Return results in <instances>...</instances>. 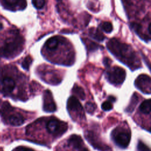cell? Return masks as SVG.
<instances>
[{"label":"cell","mask_w":151,"mask_h":151,"mask_svg":"<svg viewBox=\"0 0 151 151\" xmlns=\"http://www.w3.org/2000/svg\"><path fill=\"white\" fill-rule=\"evenodd\" d=\"M107 46L116 58L128 65L132 70L139 66V61L134 51L126 44L122 43L116 38H112L107 42Z\"/></svg>","instance_id":"obj_1"},{"label":"cell","mask_w":151,"mask_h":151,"mask_svg":"<svg viewBox=\"0 0 151 151\" xmlns=\"http://www.w3.org/2000/svg\"><path fill=\"white\" fill-rule=\"evenodd\" d=\"M24 40L19 35H16L6 40L0 48V55L5 58H11L19 53L22 49Z\"/></svg>","instance_id":"obj_2"},{"label":"cell","mask_w":151,"mask_h":151,"mask_svg":"<svg viewBox=\"0 0 151 151\" xmlns=\"http://www.w3.org/2000/svg\"><path fill=\"white\" fill-rule=\"evenodd\" d=\"M111 137L114 142L118 146L121 148H126L130 143L131 135L129 130L119 127L113 130Z\"/></svg>","instance_id":"obj_3"},{"label":"cell","mask_w":151,"mask_h":151,"mask_svg":"<svg viewBox=\"0 0 151 151\" xmlns=\"http://www.w3.org/2000/svg\"><path fill=\"white\" fill-rule=\"evenodd\" d=\"M107 80L115 85L121 84L126 77L125 70L119 67H114L109 69L106 74Z\"/></svg>","instance_id":"obj_4"},{"label":"cell","mask_w":151,"mask_h":151,"mask_svg":"<svg viewBox=\"0 0 151 151\" xmlns=\"http://www.w3.org/2000/svg\"><path fill=\"white\" fill-rule=\"evenodd\" d=\"M67 123L55 119H52L47 122L46 128L49 133L55 136L62 135L67 129Z\"/></svg>","instance_id":"obj_5"},{"label":"cell","mask_w":151,"mask_h":151,"mask_svg":"<svg viewBox=\"0 0 151 151\" xmlns=\"http://www.w3.org/2000/svg\"><path fill=\"white\" fill-rule=\"evenodd\" d=\"M67 107L71 116L77 115L80 117H84L83 107L78 99L75 96H71L67 100Z\"/></svg>","instance_id":"obj_6"},{"label":"cell","mask_w":151,"mask_h":151,"mask_svg":"<svg viewBox=\"0 0 151 151\" xmlns=\"http://www.w3.org/2000/svg\"><path fill=\"white\" fill-rule=\"evenodd\" d=\"M0 81L1 84V90L5 95L11 94L15 87V81L14 78L7 75L2 74L0 77Z\"/></svg>","instance_id":"obj_7"},{"label":"cell","mask_w":151,"mask_h":151,"mask_svg":"<svg viewBox=\"0 0 151 151\" xmlns=\"http://www.w3.org/2000/svg\"><path fill=\"white\" fill-rule=\"evenodd\" d=\"M136 87L141 91L146 94L150 93V78L146 74H141L137 77L134 83Z\"/></svg>","instance_id":"obj_8"},{"label":"cell","mask_w":151,"mask_h":151,"mask_svg":"<svg viewBox=\"0 0 151 151\" xmlns=\"http://www.w3.org/2000/svg\"><path fill=\"white\" fill-rule=\"evenodd\" d=\"M85 137L88 142L90 143L94 148L100 150V151H111V148L99 140L97 137L93 132H86Z\"/></svg>","instance_id":"obj_9"},{"label":"cell","mask_w":151,"mask_h":151,"mask_svg":"<svg viewBox=\"0 0 151 151\" xmlns=\"http://www.w3.org/2000/svg\"><path fill=\"white\" fill-rule=\"evenodd\" d=\"M43 110L46 112H54L56 110L55 104L49 90H46L44 93Z\"/></svg>","instance_id":"obj_10"},{"label":"cell","mask_w":151,"mask_h":151,"mask_svg":"<svg viewBox=\"0 0 151 151\" xmlns=\"http://www.w3.org/2000/svg\"><path fill=\"white\" fill-rule=\"evenodd\" d=\"M2 4L5 8L12 11L23 9L27 6L25 0H2Z\"/></svg>","instance_id":"obj_11"},{"label":"cell","mask_w":151,"mask_h":151,"mask_svg":"<svg viewBox=\"0 0 151 151\" xmlns=\"http://www.w3.org/2000/svg\"><path fill=\"white\" fill-rule=\"evenodd\" d=\"M70 146L76 149L77 151H88L83 146V142L80 136L77 134H73L68 140Z\"/></svg>","instance_id":"obj_12"},{"label":"cell","mask_w":151,"mask_h":151,"mask_svg":"<svg viewBox=\"0 0 151 151\" xmlns=\"http://www.w3.org/2000/svg\"><path fill=\"white\" fill-rule=\"evenodd\" d=\"M8 123L12 126H20L24 122L23 116L19 113H14L8 117Z\"/></svg>","instance_id":"obj_13"},{"label":"cell","mask_w":151,"mask_h":151,"mask_svg":"<svg viewBox=\"0 0 151 151\" xmlns=\"http://www.w3.org/2000/svg\"><path fill=\"white\" fill-rule=\"evenodd\" d=\"M60 38L58 37H53L49 38L45 44V47L49 51L55 50L60 43Z\"/></svg>","instance_id":"obj_14"},{"label":"cell","mask_w":151,"mask_h":151,"mask_svg":"<svg viewBox=\"0 0 151 151\" xmlns=\"http://www.w3.org/2000/svg\"><path fill=\"white\" fill-rule=\"evenodd\" d=\"M89 34L91 37L99 41H102L104 40V35L97 29H95L93 28H91L89 31Z\"/></svg>","instance_id":"obj_15"},{"label":"cell","mask_w":151,"mask_h":151,"mask_svg":"<svg viewBox=\"0 0 151 151\" xmlns=\"http://www.w3.org/2000/svg\"><path fill=\"white\" fill-rule=\"evenodd\" d=\"M73 93L76 96V97L80 98L81 100L85 99V93L84 90L77 84H75L72 90Z\"/></svg>","instance_id":"obj_16"},{"label":"cell","mask_w":151,"mask_h":151,"mask_svg":"<svg viewBox=\"0 0 151 151\" xmlns=\"http://www.w3.org/2000/svg\"><path fill=\"white\" fill-rule=\"evenodd\" d=\"M139 110L143 114H150V100L143 101L139 106Z\"/></svg>","instance_id":"obj_17"},{"label":"cell","mask_w":151,"mask_h":151,"mask_svg":"<svg viewBox=\"0 0 151 151\" xmlns=\"http://www.w3.org/2000/svg\"><path fill=\"white\" fill-rule=\"evenodd\" d=\"M137 102H138V97H137V95L136 93H134L133 95V96L132 97L130 104L126 110V111H127L129 113L132 112L133 110H134L135 106L137 104Z\"/></svg>","instance_id":"obj_18"},{"label":"cell","mask_w":151,"mask_h":151,"mask_svg":"<svg viewBox=\"0 0 151 151\" xmlns=\"http://www.w3.org/2000/svg\"><path fill=\"white\" fill-rule=\"evenodd\" d=\"M32 58L31 57V56H29V55L27 56L24 58V60H23V61L22 63V68H24L25 70H28L29 66L32 63Z\"/></svg>","instance_id":"obj_19"},{"label":"cell","mask_w":151,"mask_h":151,"mask_svg":"<svg viewBox=\"0 0 151 151\" xmlns=\"http://www.w3.org/2000/svg\"><path fill=\"white\" fill-rule=\"evenodd\" d=\"M101 29L103 31L107 33H110L113 30V26L111 22L108 21H105L101 24Z\"/></svg>","instance_id":"obj_20"},{"label":"cell","mask_w":151,"mask_h":151,"mask_svg":"<svg viewBox=\"0 0 151 151\" xmlns=\"http://www.w3.org/2000/svg\"><path fill=\"white\" fill-rule=\"evenodd\" d=\"M84 42H85V44H86L87 48L90 51L96 50L99 48V45L97 44H96V43H94V42H93L91 41H89L88 40L85 39Z\"/></svg>","instance_id":"obj_21"},{"label":"cell","mask_w":151,"mask_h":151,"mask_svg":"<svg viewBox=\"0 0 151 151\" xmlns=\"http://www.w3.org/2000/svg\"><path fill=\"white\" fill-rule=\"evenodd\" d=\"M85 109L88 113L92 114L96 109V106L91 102H87L85 104Z\"/></svg>","instance_id":"obj_22"},{"label":"cell","mask_w":151,"mask_h":151,"mask_svg":"<svg viewBox=\"0 0 151 151\" xmlns=\"http://www.w3.org/2000/svg\"><path fill=\"white\" fill-rule=\"evenodd\" d=\"M32 2L37 9H41L45 5V0H32Z\"/></svg>","instance_id":"obj_23"},{"label":"cell","mask_w":151,"mask_h":151,"mask_svg":"<svg viewBox=\"0 0 151 151\" xmlns=\"http://www.w3.org/2000/svg\"><path fill=\"white\" fill-rule=\"evenodd\" d=\"M137 150L139 151H150L149 147L140 140L139 141L137 144Z\"/></svg>","instance_id":"obj_24"},{"label":"cell","mask_w":151,"mask_h":151,"mask_svg":"<svg viewBox=\"0 0 151 151\" xmlns=\"http://www.w3.org/2000/svg\"><path fill=\"white\" fill-rule=\"evenodd\" d=\"M113 108L112 104L110 101H106L101 104V109L104 111H109Z\"/></svg>","instance_id":"obj_25"},{"label":"cell","mask_w":151,"mask_h":151,"mask_svg":"<svg viewBox=\"0 0 151 151\" xmlns=\"http://www.w3.org/2000/svg\"><path fill=\"white\" fill-rule=\"evenodd\" d=\"M13 151H34V150L29 148H27L23 146H19L14 149Z\"/></svg>","instance_id":"obj_26"},{"label":"cell","mask_w":151,"mask_h":151,"mask_svg":"<svg viewBox=\"0 0 151 151\" xmlns=\"http://www.w3.org/2000/svg\"><path fill=\"white\" fill-rule=\"evenodd\" d=\"M110 63H111V61L109 58H105L103 60V63L104 64V65L107 67H110Z\"/></svg>","instance_id":"obj_27"},{"label":"cell","mask_w":151,"mask_h":151,"mask_svg":"<svg viewBox=\"0 0 151 151\" xmlns=\"http://www.w3.org/2000/svg\"><path fill=\"white\" fill-rule=\"evenodd\" d=\"M116 100V99L113 96H110L109 98V101H114Z\"/></svg>","instance_id":"obj_28"},{"label":"cell","mask_w":151,"mask_h":151,"mask_svg":"<svg viewBox=\"0 0 151 151\" xmlns=\"http://www.w3.org/2000/svg\"><path fill=\"white\" fill-rule=\"evenodd\" d=\"M2 28H3V25H2V24L0 22V30H1V29H2Z\"/></svg>","instance_id":"obj_29"}]
</instances>
